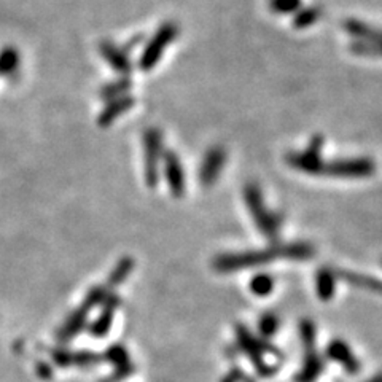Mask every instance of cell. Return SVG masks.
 <instances>
[{"mask_svg": "<svg viewBox=\"0 0 382 382\" xmlns=\"http://www.w3.org/2000/svg\"><path fill=\"white\" fill-rule=\"evenodd\" d=\"M365 382H382V373L373 376V378L368 379V381H365Z\"/></svg>", "mask_w": 382, "mask_h": 382, "instance_id": "obj_25", "label": "cell"}, {"mask_svg": "<svg viewBox=\"0 0 382 382\" xmlns=\"http://www.w3.org/2000/svg\"><path fill=\"white\" fill-rule=\"evenodd\" d=\"M244 199H246L248 214H250L253 223L257 225L258 231L268 239H276L280 228L279 215L266 207L260 186L257 184H247L244 186Z\"/></svg>", "mask_w": 382, "mask_h": 382, "instance_id": "obj_2", "label": "cell"}, {"mask_svg": "<svg viewBox=\"0 0 382 382\" xmlns=\"http://www.w3.org/2000/svg\"><path fill=\"white\" fill-rule=\"evenodd\" d=\"M132 105H134V97L131 96H123L112 99L107 105H105L104 112L101 113V118H99V123L107 126L118 118L121 113H125L126 110H129Z\"/></svg>", "mask_w": 382, "mask_h": 382, "instance_id": "obj_16", "label": "cell"}, {"mask_svg": "<svg viewBox=\"0 0 382 382\" xmlns=\"http://www.w3.org/2000/svg\"><path fill=\"white\" fill-rule=\"evenodd\" d=\"M336 278L344 280L349 285L357 287L360 290H368V292L378 293V295H382V280H379L378 278H373V276L341 269V271H336Z\"/></svg>", "mask_w": 382, "mask_h": 382, "instance_id": "obj_11", "label": "cell"}, {"mask_svg": "<svg viewBox=\"0 0 382 382\" xmlns=\"http://www.w3.org/2000/svg\"><path fill=\"white\" fill-rule=\"evenodd\" d=\"M349 49L357 56L363 58H382V42H360L353 40Z\"/></svg>", "mask_w": 382, "mask_h": 382, "instance_id": "obj_18", "label": "cell"}, {"mask_svg": "<svg viewBox=\"0 0 382 382\" xmlns=\"http://www.w3.org/2000/svg\"><path fill=\"white\" fill-rule=\"evenodd\" d=\"M314 253V247L308 242L274 244V246L262 248V250L218 255L212 262V268L220 274H231L242 269L276 262V260H296V262H304V260H311Z\"/></svg>", "mask_w": 382, "mask_h": 382, "instance_id": "obj_1", "label": "cell"}, {"mask_svg": "<svg viewBox=\"0 0 382 382\" xmlns=\"http://www.w3.org/2000/svg\"><path fill=\"white\" fill-rule=\"evenodd\" d=\"M322 371H324V360L320 358L314 351L306 352L303 367L300 371H298V374L295 376V381L296 382H315V379L322 374Z\"/></svg>", "mask_w": 382, "mask_h": 382, "instance_id": "obj_15", "label": "cell"}, {"mask_svg": "<svg viewBox=\"0 0 382 382\" xmlns=\"http://www.w3.org/2000/svg\"><path fill=\"white\" fill-rule=\"evenodd\" d=\"M322 148L324 137L314 136L311 142H309L308 148H304L301 152H290L285 157V161L290 168L300 170V173L309 175H322L325 164L322 158Z\"/></svg>", "mask_w": 382, "mask_h": 382, "instance_id": "obj_4", "label": "cell"}, {"mask_svg": "<svg viewBox=\"0 0 382 382\" xmlns=\"http://www.w3.org/2000/svg\"><path fill=\"white\" fill-rule=\"evenodd\" d=\"M101 54L107 59V63L112 65V69L118 72L121 75H129L131 74V61L129 56H127L125 49L116 48L112 43L105 42L101 45Z\"/></svg>", "mask_w": 382, "mask_h": 382, "instance_id": "obj_13", "label": "cell"}, {"mask_svg": "<svg viewBox=\"0 0 382 382\" xmlns=\"http://www.w3.org/2000/svg\"><path fill=\"white\" fill-rule=\"evenodd\" d=\"M300 337H301L304 351L312 352L314 351V344H315V337H317V333H315V325H314L312 320H309V319L301 320Z\"/></svg>", "mask_w": 382, "mask_h": 382, "instance_id": "obj_20", "label": "cell"}, {"mask_svg": "<svg viewBox=\"0 0 382 382\" xmlns=\"http://www.w3.org/2000/svg\"><path fill=\"white\" fill-rule=\"evenodd\" d=\"M344 31L351 35L353 40L360 42H382V29H376V27H371L367 23L358 19H346Z\"/></svg>", "mask_w": 382, "mask_h": 382, "instance_id": "obj_14", "label": "cell"}, {"mask_svg": "<svg viewBox=\"0 0 382 382\" xmlns=\"http://www.w3.org/2000/svg\"><path fill=\"white\" fill-rule=\"evenodd\" d=\"M163 169L166 175V182L174 198H182L186 190L185 170L182 166L180 158L173 150H166L163 153Z\"/></svg>", "mask_w": 382, "mask_h": 382, "instance_id": "obj_9", "label": "cell"}, {"mask_svg": "<svg viewBox=\"0 0 382 382\" xmlns=\"http://www.w3.org/2000/svg\"><path fill=\"white\" fill-rule=\"evenodd\" d=\"M244 379H246V374H244L239 368H232L221 382H242Z\"/></svg>", "mask_w": 382, "mask_h": 382, "instance_id": "obj_24", "label": "cell"}, {"mask_svg": "<svg viewBox=\"0 0 382 382\" xmlns=\"http://www.w3.org/2000/svg\"><path fill=\"white\" fill-rule=\"evenodd\" d=\"M226 163V150L221 145H214L204 154L198 170L199 184L202 186H212L218 180Z\"/></svg>", "mask_w": 382, "mask_h": 382, "instance_id": "obj_8", "label": "cell"}, {"mask_svg": "<svg viewBox=\"0 0 382 382\" xmlns=\"http://www.w3.org/2000/svg\"><path fill=\"white\" fill-rule=\"evenodd\" d=\"M326 356L328 358L333 360V362L340 363L342 368L346 369L347 374H357L360 371V362L358 358L353 356L352 349L347 346V342L341 340L331 341L328 347H326Z\"/></svg>", "mask_w": 382, "mask_h": 382, "instance_id": "obj_10", "label": "cell"}, {"mask_svg": "<svg viewBox=\"0 0 382 382\" xmlns=\"http://www.w3.org/2000/svg\"><path fill=\"white\" fill-rule=\"evenodd\" d=\"M236 341H237V346L241 347V351L246 352V356L250 358V362L253 363V367L260 376H263V378H269V376L276 374V371L278 369L268 365L266 360L263 357L264 351H266V346H264L262 341H258L257 337L248 331L247 326L244 325L236 326Z\"/></svg>", "mask_w": 382, "mask_h": 382, "instance_id": "obj_7", "label": "cell"}, {"mask_svg": "<svg viewBox=\"0 0 382 382\" xmlns=\"http://www.w3.org/2000/svg\"><path fill=\"white\" fill-rule=\"evenodd\" d=\"M129 88H131V81L127 79H123V80H118V81L112 83V85L105 86L102 94H104V97L116 99V97H120L121 94L129 90Z\"/></svg>", "mask_w": 382, "mask_h": 382, "instance_id": "obj_23", "label": "cell"}, {"mask_svg": "<svg viewBox=\"0 0 382 382\" xmlns=\"http://www.w3.org/2000/svg\"><path fill=\"white\" fill-rule=\"evenodd\" d=\"M143 161H145V182L153 188L159 182V164L163 161V134L157 127L143 132Z\"/></svg>", "mask_w": 382, "mask_h": 382, "instance_id": "obj_6", "label": "cell"}, {"mask_svg": "<svg viewBox=\"0 0 382 382\" xmlns=\"http://www.w3.org/2000/svg\"><path fill=\"white\" fill-rule=\"evenodd\" d=\"M258 328L262 331V335L264 337H271L276 335V331L279 328V319L278 315L273 312H266L262 315V319H260L258 322Z\"/></svg>", "mask_w": 382, "mask_h": 382, "instance_id": "obj_22", "label": "cell"}, {"mask_svg": "<svg viewBox=\"0 0 382 382\" xmlns=\"http://www.w3.org/2000/svg\"><path fill=\"white\" fill-rule=\"evenodd\" d=\"M244 382H252V381H250V379H248V378H247V376H246V379H244Z\"/></svg>", "mask_w": 382, "mask_h": 382, "instance_id": "obj_26", "label": "cell"}, {"mask_svg": "<svg viewBox=\"0 0 382 382\" xmlns=\"http://www.w3.org/2000/svg\"><path fill=\"white\" fill-rule=\"evenodd\" d=\"M336 269L324 266L315 274V293L320 301H330L335 296L336 290Z\"/></svg>", "mask_w": 382, "mask_h": 382, "instance_id": "obj_12", "label": "cell"}, {"mask_svg": "<svg viewBox=\"0 0 382 382\" xmlns=\"http://www.w3.org/2000/svg\"><path fill=\"white\" fill-rule=\"evenodd\" d=\"M324 10L320 7H315V5H311V7L306 8H300L298 12L293 15V27L295 29H308V27L314 26L317 21L322 18Z\"/></svg>", "mask_w": 382, "mask_h": 382, "instance_id": "obj_17", "label": "cell"}, {"mask_svg": "<svg viewBox=\"0 0 382 382\" xmlns=\"http://www.w3.org/2000/svg\"><path fill=\"white\" fill-rule=\"evenodd\" d=\"M179 34L180 27L173 23V21H168V23H163L159 26V29L154 32V35L147 42L145 48H143L139 59V69L148 72L153 67H157L159 59L163 58L164 49L175 40Z\"/></svg>", "mask_w": 382, "mask_h": 382, "instance_id": "obj_3", "label": "cell"}, {"mask_svg": "<svg viewBox=\"0 0 382 382\" xmlns=\"http://www.w3.org/2000/svg\"><path fill=\"white\" fill-rule=\"evenodd\" d=\"M376 173V163L371 158H346L325 161L322 175L337 179H367Z\"/></svg>", "mask_w": 382, "mask_h": 382, "instance_id": "obj_5", "label": "cell"}, {"mask_svg": "<svg viewBox=\"0 0 382 382\" xmlns=\"http://www.w3.org/2000/svg\"><path fill=\"white\" fill-rule=\"evenodd\" d=\"M274 289V279L273 276H269L266 273L257 274L253 276L250 280V292L255 296H268L271 295V292Z\"/></svg>", "mask_w": 382, "mask_h": 382, "instance_id": "obj_19", "label": "cell"}, {"mask_svg": "<svg viewBox=\"0 0 382 382\" xmlns=\"http://www.w3.org/2000/svg\"><path fill=\"white\" fill-rule=\"evenodd\" d=\"M301 8V0H269V10L274 15H295Z\"/></svg>", "mask_w": 382, "mask_h": 382, "instance_id": "obj_21", "label": "cell"}]
</instances>
